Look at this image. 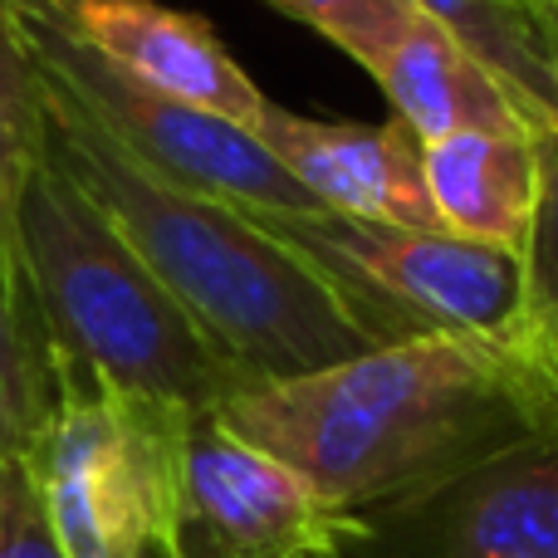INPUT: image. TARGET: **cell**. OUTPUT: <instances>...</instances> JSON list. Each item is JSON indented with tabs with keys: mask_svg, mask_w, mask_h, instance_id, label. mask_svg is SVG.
<instances>
[{
	"mask_svg": "<svg viewBox=\"0 0 558 558\" xmlns=\"http://www.w3.org/2000/svg\"><path fill=\"white\" fill-rule=\"evenodd\" d=\"M539 147V196L524 235V328L558 363V133L534 137Z\"/></svg>",
	"mask_w": 558,
	"mask_h": 558,
	"instance_id": "cell-16",
	"label": "cell"
},
{
	"mask_svg": "<svg viewBox=\"0 0 558 558\" xmlns=\"http://www.w3.org/2000/svg\"><path fill=\"white\" fill-rule=\"evenodd\" d=\"M245 211L333 289L373 348L432 333H524L520 251L461 241L451 231L363 221L324 206Z\"/></svg>",
	"mask_w": 558,
	"mask_h": 558,
	"instance_id": "cell-4",
	"label": "cell"
},
{
	"mask_svg": "<svg viewBox=\"0 0 558 558\" xmlns=\"http://www.w3.org/2000/svg\"><path fill=\"white\" fill-rule=\"evenodd\" d=\"M54 407V377L35 328L10 308L0 289V456H29Z\"/></svg>",
	"mask_w": 558,
	"mask_h": 558,
	"instance_id": "cell-15",
	"label": "cell"
},
{
	"mask_svg": "<svg viewBox=\"0 0 558 558\" xmlns=\"http://www.w3.org/2000/svg\"><path fill=\"white\" fill-rule=\"evenodd\" d=\"M20 265L54 383H104L177 412H216L245 387L104 206L54 157L49 123L20 206Z\"/></svg>",
	"mask_w": 558,
	"mask_h": 558,
	"instance_id": "cell-3",
	"label": "cell"
},
{
	"mask_svg": "<svg viewBox=\"0 0 558 558\" xmlns=\"http://www.w3.org/2000/svg\"><path fill=\"white\" fill-rule=\"evenodd\" d=\"M333 558H558V426L451 481L343 514Z\"/></svg>",
	"mask_w": 558,
	"mask_h": 558,
	"instance_id": "cell-7",
	"label": "cell"
},
{
	"mask_svg": "<svg viewBox=\"0 0 558 558\" xmlns=\"http://www.w3.org/2000/svg\"><path fill=\"white\" fill-rule=\"evenodd\" d=\"M514 98L534 137L558 133V5L534 0H412Z\"/></svg>",
	"mask_w": 558,
	"mask_h": 558,
	"instance_id": "cell-13",
	"label": "cell"
},
{
	"mask_svg": "<svg viewBox=\"0 0 558 558\" xmlns=\"http://www.w3.org/2000/svg\"><path fill=\"white\" fill-rule=\"evenodd\" d=\"M64 15L88 49L167 98L245 128L270 104L241 59L221 45L211 20L192 10H172L162 0H64Z\"/></svg>",
	"mask_w": 558,
	"mask_h": 558,
	"instance_id": "cell-10",
	"label": "cell"
},
{
	"mask_svg": "<svg viewBox=\"0 0 558 558\" xmlns=\"http://www.w3.org/2000/svg\"><path fill=\"white\" fill-rule=\"evenodd\" d=\"M39 153H45V88L15 29L10 0H0V289L29 328L35 314H29L25 265H20V206Z\"/></svg>",
	"mask_w": 558,
	"mask_h": 558,
	"instance_id": "cell-14",
	"label": "cell"
},
{
	"mask_svg": "<svg viewBox=\"0 0 558 558\" xmlns=\"http://www.w3.org/2000/svg\"><path fill=\"white\" fill-rule=\"evenodd\" d=\"M534 5H558V0H534Z\"/></svg>",
	"mask_w": 558,
	"mask_h": 558,
	"instance_id": "cell-19",
	"label": "cell"
},
{
	"mask_svg": "<svg viewBox=\"0 0 558 558\" xmlns=\"http://www.w3.org/2000/svg\"><path fill=\"white\" fill-rule=\"evenodd\" d=\"M426 192L441 231L524 251L539 196V147L530 133H456L426 143Z\"/></svg>",
	"mask_w": 558,
	"mask_h": 558,
	"instance_id": "cell-11",
	"label": "cell"
},
{
	"mask_svg": "<svg viewBox=\"0 0 558 558\" xmlns=\"http://www.w3.org/2000/svg\"><path fill=\"white\" fill-rule=\"evenodd\" d=\"M343 510L216 412L182 426V558H333Z\"/></svg>",
	"mask_w": 558,
	"mask_h": 558,
	"instance_id": "cell-8",
	"label": "cell"
},
{
	"mask_svg": "<svg viewBox=\"0 0 558 558\" xmlns=\"http://www.w3.org/2000/svg\"><path fill=\"white\" fill-rule=\"evenodd\" d=\"M10 15L39 74L69 88L128 153L143 157L162 177L221 202L255 206V211L314 206V196L265 153V143L245 123L157 94L118 64H108L98 49H88L84 35L69 25L64 0H10Z\"/></svg>",
	"mask_w": 558,
	"mask_h": 558,
	"instance_id": "cell-6",
	"label": "cell"
},
{
	"mask_svg": "<svg viewBox=\"0 0 558 558\" xmlns=\"http://www.w3.org/2000/svg\"><path fill=\"white\" fill-rule=\"evenodd\" d=\"M279 15L299 20V25L318 29L328 45H338L348 59L373 74L387 59V49L412 29V20L422 10L412 0H265Z\"/></svg>",
	"mask_w": 558,
	"mask_h": 558,
	"instance_id": "cell-17",
	"label": "cell"
},
{
	"mask_svg": "<svg viewBox=\"0 0 558 558\" xmlns=\"http://www.w3.org/2000/svg\"><path fill=\"white\" fill-rule=\"evenodd\" d=\"M373 78L392 98L397 118L422 133V143H441L456 133H530L495 74H485L481 59H471L426 15H416L412 29L387 49Z\"/></svg>",
	"mask_w": 558,
	"mask_h": 558,
	"instance_id": "cell-12",
	"label": "cell"
},
{
	"mask_svg": "<svg viewBox=\"0 0 558 558\" xmlns=\"http://www.w3.org/2000/svg\"><path fill=\"white\" fill-rule=\"evenodd\" d=\"M39 88L54 157L245 383H284L373 348L333 289L245 206L147 167L54 78L39 74Z\"/></svg>",
	"mask_w": 558,
	"mask_h": 558,
	"instance_id": "cell-2",
	"label": "cell"
},
{
	"mask_svg": "<svg viewBox=\"0 0 558 558\" xmlns=\"http://www.w3.org/2000/svg\"><path fill=\"white\" fill-rule=\"evenodd\" d=\"M192 412L59 377L29 446L69 558H182V426Z\"/></svg>",
	"mask_w": 558,
	"mask_h": 558,
	"instance_id": "cell-5",
	"label": "cell"
},
{
	"mask_svg": "<svg viewBox=\"0 0 558 558\" xmlns=\"http://www.w3.org/2000/svg\"><path fill=\"white\" fill-rule=\"evenodd\" d=\"M0 558H69L25 456H0Z\"/></svg>",
	"mask_w": 558,
	"mask_h": 558,
	"instance_id": "cell-18",
	"label": "cell"
},
{
	"mask_svg": "<svg viewBox=\"0 0 558 558\" xmlns=\"http://www.w3.org/2000/svg\"><path fill=\"white\" fill-rule=\"evenodd\" d=\"M216 422L353 514L554 432L558 363L530 328L432 333L284 383H245Z\"/></svg>",
	"mask_w": 558,
	"mask_h": 558,
	"instance_id": "cell-1",
	"label": "cell"
},
{
	"mask_svg": "<svg viewBox=\"0 0 558 558\" xmlns=\"http://www.w3.org/2000/svg\"><path fill=\"white\" fill-rule=\"evenodd\" d=\"M251 133L324 211L441 231L426 192V143L397 113L387 123H324L265 104Z\"/></svg>",
	"mask_w": 558,
	"mask_h": 558,
	"instance_id": "cell-9",
	"label": "cell"
}]
</instances>
